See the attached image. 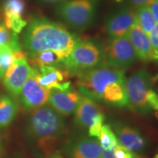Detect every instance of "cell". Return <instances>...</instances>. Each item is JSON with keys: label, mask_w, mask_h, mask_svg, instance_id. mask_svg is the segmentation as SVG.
Wrapping results in <instances>:
<instances>
[{"label": "cell", "mask_w": 158, "mask_h": 158, "mask_svg": "<svg viewBox=\"0 0 158 158\" xmlns=\"http://www.w3.org/2000/svg\"><path fill=\"white\" fill-rule=\"evenodd\" d=\"M77 77L76 84L81 95L111 107L129 106L124 70L101 66L85 71Z\"/></svg>", "instance_id": "6da1fadb"}, {"label": "cell", "mask_w": 158, "mask_h": 158, "mask_svg": "<svg viewBox=\"0 0 158 158\" xmlns=\"http://www.w3.org/2000/svg\"><path fill=\"white\" fill-rule=\"evenodd\" d=\"M65 133L64 118L50 105L32 110L27 118L26 139L38 158H45L57 151Z\"/></svg>", "instance_id": "7a4b0ae2"}, {"label": "cell", "mask_w": 158, "mask_h": 158, "mask_svg": "<svg viewBox=\"0 0 158 158\" xmlns=\"http://www.w3.org/2000/svg\"><path fill=\"white\" fill-rule=\"evenodd\" d=\"M79 40L62 25L39 18L29 23L23 37V44L29 56L52 51L66 59Z\"/></svg>", "instance_id": "3957f363"}, {"label": "cell", "mask_w": 158, "mask_h": 158, "mask_svg": "<svg viewBox=\"0 0 158 158\" xmlns=\"http://www.w3.org/2000/svg\"><path fill=\"white\" fill-rule=\"evenodd\" d=\"M151 75L145 69H140L126 78V92L129 107L140 114L158 110V94L153 89Z\"/></svg>", "instance_id": "277c9868"}, {"label": "cell", "mask_w": 158, "mask_h": 158, "mask_svg": "<svg viewBox=\"0 0 158 158\" xmlns=\"http://www.w3.org/2000/svg\"><path fill=\"white\" fill-rule=\"evenodd\" d=\"M104 60V45L96 39H80L75 44L62 67L70 76H78L90 69L101 67Z\"/></svg>", "instance_id": "5b68a950"}, {"label": "cell", "mask_w": 158, "mask_h": 158, "mask_svg": "<svg viewBox=\"0 0 158 158\" xmlns=\"http://www.w3.org/2000/svg\"><path fill=\"white\" fill-rule=\"evenodd\" d=\"M59 16L71 28L84 30L95 19L96 0H67L59 6Z\"/></svg>", "instance_id": "8992f818"}, {"label": "cell", "mask_w": 158, "mask_h": 158, "mask_svg": "<svg viewBox=\"0 0 158 158\" xmlns=\"http://www.w3.org/2000/svg\"><path fill=\"white\" fill-rule=\"evenodd\" d=\"M138 57L127 36L109 37L104 45V60L102 66L124 70L133 65Z\"/></svg>", "instance_id": "52a82bcc"}, {"label": "cell", "mask_w": 158, "mask_h": 158, "mask_svg": "<svg viewBox=\"0 0 158 158\" xmlns=\"http://www.w3.org/2000/svg\"><path fill=\"white\" fill-rule=\"evenodd\" d=\"M31 76L23 85L20 95L21 104L27 110H34L48 102L51 90L39 84L37 70L32 68Z\"/></svg>", "instance_id": "ba28073f"}, {"label": "cell", "mask_w": 158, "mask_h": 158, "mask_svg": "<svg viewBox=\"0 0 158 158\" xmlns=\"http://www.w3.org/2000/svg\"><path fill=\"white\" fill-rule=\"evenodd\" d=\"M136 23L135 10L122 7L108 15L105 23V30L109 37H126Z\"/></svg>", "instance_id": "9c48e42d"}, {"label": "cell", "mask_w": 158, "mask_h": 158, "mask_svg": "<svg viewBox=\"0 0 158 158\" xmlns=\"http://www.w3.org/2000/svg\"><path fill=\"white\" fill-rule=\"evenodd\" d=\"M68 158H102L101 147L98 139L89 135H75L65 144Z\"/></svg>", "instance_id": "30bf717a"}, {"label": "cell", "mask_w": 158, "mask_h": 158, "mask_svg": "<svg viewBox=\"0 0 158 158\" xmlns=\"http://www.w3.org/2000/svg\"><path fill=\"white\" fill-rule=\"evenodd\" d=\"M32 69L27 57L15 60L4 76L3 83L7 89L14 95H19L23 85L31 76Z\"/></svg>", "instance_id": "8fae6325"}, {"label": "cell", "mask_w": 158, "mask_h": 158, "mask_svg": "<svg viewBox=\"0 0 158 158\" xmlns=\"http://www.w3.org/2000/svg\"><path fill=\"white\" fill-rule=\"evenodd\" d=\"M35 69L37 81L44 87L61 91H66L71 87V83L68 81L70 75L62 68L45 65Z\"/></svg>", "instance_id": "7c38bea8"}, {"label": "cell", "mask_w": 158, "mask_h": 158, "mask_svg": "<svg viewBox=\"0 0 158 158\" xmlns=\"http://www.w3.org/2000/svg\"><path fill=\"white\" fill-rule=\"evenodd\" d=\"M81 98L78 91L70 87L66 91L56 89L51 90L48 102L50 106L62 116H69L74 113Z\"/></svg>", "instance_id": "4fadbf2b"}, {"label": "cell", "mask_w": 158, "mask_h": 158, "mask_svg": "<svg viewBox=\"0 0 158 158\" xmlns=\"http://www.w3.org/2000/svg\"><path fill=\"white\" fill-rule=\"evenodd\" d=\"M113 127L121 145L139 155L144 153L147 148V142L137 129L122 122L114 123Z\"/></svg>", "instance_id": "5bb4252c"}, {"label": "cell", "mask_w": 158, "mask_h": 158, "mask_svg": "<svg viewBox=\"0 0 158 158\" xmlns=\"http://www.w3.org/2000/svg\"><path fill=\"white\" fill-rule=\"evenodd\" d=\"M75 123L81 129H89L99 118L103 117L102 108L98 102L81 95L75 110Z\"/></svg>", "instance_id": "9a60e30c"}, {"label": "cell", "mask_w": 158, "mask_h": 158, "mask_svg": "<svg viewBox=\"0 0 158 158\" xmlns=\"http://www.w3.org/2000/svg\"><path fill=\"white\" fill-rule=\"evenodd\" d=\"M127 37L135 49L138 59L143 62L153 60L154 49L149 36L144 32L138 23L132 27Z\"/></svg>", "instance_id": "2e32d148"}, {"label": "cell", "mask_w": 158, "mask_h": 158, "mask_svg": "<svg viewBox=\"0 0 158 158\" xmlns=\"http://www.w3.org/2000/svg\"><path fill=\"white\" fill-rule=\"evenodd\" d=\"M17 111L16 102L8 96H2L0 98V128L10 124L15 118Z\"/></svg>", "instance_id": "e0dca14e"}, {"label": "cell", "mask_w": 158, "mask_h": 158, "mask_svg": "<svg viewBox=\"0 0 158 158\" xmlns=\"http://www.w3.org/2000/svg\"><path fill=\"white\" fill-rule=\"evenodd\" d=\"M30 57L31 62L35 67L34 68H38L40 67L45 66V65L62 67V63L65 59V57L62 55L52 51L37 53V54L31 55Z\"/></svg>", "instance_id": "ac0fdd59"}, {"label": "cell", "mask_w": 158, "mask_h": 158, "mask_svg": "<svg viewBox=\"0 0 158 158\" xmlns=\"http://www.w3.org/2000/svg\"><path fill=\"white\" fill-rule=\"evenodd\" d=\"M135 14L138 24L146 34L149 35L157 23L149 6L145 5L137 7L135 10Z\"/></svg>", "instance_id": "d6986e66"}, {"label": "cell", "mask_w": 158, "mask_h": 158, "mask_svg": "<svg viewBox=\"0 0 158 158\" xmlns=\"http://www.w3.org/2000/svg\"><path fill=\"white\" fill-rule=\"evenodd\" d=\"M2 47H9L15 51H21L18 34L7 28L5 23L0 22V48Z\"/></svg>", "instance_id": "ffe728a7"}, {"label": "cell", "mask_w": 158, "mask_h": 158, "mask_svg": "<svg viewBox=\"0 0 158 158\" xmlns=\"http://www.w3.org/2000/svg\"><path fill=\"white\" fill-rule=\"evenodd\" d=\"M98 140L101 149L111 151L118 145V141L116 134L108 124H105L101 128Z\"/></svg>", "instance_id": "44dd1931"}, {"label": "cell", "mask_w": 158, "mask_h": 158, "mask_svg": "<svg viewBox=\"0 0 158 158\" xmlns=\"http://www.w3.org/2000/svg\"><path fill=\"white\" fill-rule=\"evenodd\" d=\"M25 10L23 0H6L4 5L5 20L22 19V14Z\"/></svg>", "instance_id": "7402d4cb"}, {"label": "cell", "mask_w": 158, "mask_h": 158, "mask_svg": "<svg viewBox=\"0 0 158 158\" xmlns=\"http://www.w3.org/2000/svg\"><path fill=\"white\" fill-rule=\"evenodd\" d=\"M115 158H145L141 155L134 152L124 146L118 143L113 149Z\"/></svg>", "instance_id": "603a6c76"}, {"label": "cell", "mask_w": 158, "mask_h": 158, "mask_svg": "<svg viewBox=\"0 0 158 158\" xmlns=\"http://www.w3.org/2000/svg\"><path fill=\"white\" fill-rule=\"evenodd\" d=\"M105 120V116L101 118H99L97 119L95 122L92 124L88 129V133L90 137L98 138V136L100 134V130L102 126H103V122Z\"/></svg>", "instance_id": "cb8c5ba5"}, {"label": "cell", "mask_w": 158, "mask_h": 158, "mask_svg": "<svg viewBox=\"0 0 158 158\" xmlns=\"http://www.w3.org/2000/svg\"><path fill=\"white\" fill-rule=\"evenodd\" d=\"M149 36L150 43L154 49V54L158 51V23L155 25L154 29L149 33Z\"/></svg>", "instance_id": "d4e9b609"}, {"label": "cell", "mask_w": 158, "mask_h": 158, "mask_svg": "<svg viewBox=\"0 0 158 158\" xmlns=\"http://www.w3.org/2000/svg\"><path fill=\"white\" fill-rule=\"evenodd\" d=\"M148 6L151 10L156 21L158 23V0H153L148 5Z\"/></svg>", "instance_id": "484cf974"}, {"label": "cell", "mask_w": 158, "mask_h": 158, "mask_svg": "<svg viewBox=\"0 0 158 158\" xmlns=\"http://www.w3.org/2000/svg\"><path fill=\"white\" fill-rule=\"evenodd\" d=\"M153 0H129L130 4L133 6H135L136 7L148 5Z\"/></svg>", "instance_id": "4316f807"}, {"label": "cell", "mask_w": 158, "mask_h": 158, "mask_svg": "<svg viewBox=\"0 0 158 158\" xmlns=\"http://www.w3.org/2000/svg\"><path fill=\"white\" fill-rule=\"evenodd\" d=\"M45 158H64V157H63L62 154H61L58 151V150H57V151L54 152V153L51 154V155H50L49 156H48V157H46Z\"/></svg>", "instance_id": "83f0119b"}, {"label": "cell", "mask_w": 158, "mask_h": 158, "mask_svg": "<svg viewBox=\"0 0 158 158\" xmlns=\"http://www.w3.org/2000/svg\"><path fill=\"white\" fill-rule=\"evenodd\" d=\"M153 60L158 61V51H157V52H155V54H154V59H153Z\"/></svg>", "instance_id": "f1b7e54d"}, {"label": "cell", "mask_w": 158, "mask_h": 158, "mask_svg": "<svg viewBox=\"0 0 158 158\" xmlns=\"http://www.w3.org/2000/svg\"><path fill=\"white\" fill-rule=\"evenodd\" d=\"M43 2H54L59 1V0H41Z\"/></svg>", "instance_id": "f546056e"}, {"label": "cell", "mask_w": 158, "mask_h": 158, "mask_svg": "<svg viewBox=\"0 0 158 158\" xmlns=\"http://www.w3.org/2000/svg\"><path fill=\"white\" fill-rule=\"evenodd\" d=\"M157 79H158V76H156V78H152V81L154 82V81H156V80H157Z\"/></svg>", "instance_id": "4dcf8cb0"}, {"label": "cell", "mask_w": 158, "mask_h": 158, "mask_svg": "<svg viewBox=\"0 0 158 158\" xmlns=\"http://www.w3.org/2000/svg\"><path fill=\"white\" fill-rule=\"evenodd\" d=\"M155 158H158V154H157V155L155 156Z\"/></svg>", "instance_id": "1f68e13d"}, {"label": "cell", "mask_w": 158, "mask_h": 158, "mask_svg": "<svg viewBox=\"0 0 158 158\" xmlns=\"http://www.w3.org/2000/svg\"><path fill=\"white\" fill-rule=\"evenodd\" d=\"M156 116H157V118H158V114H156Z\"/></svg>", "instance_id": "d6a6232c"}, {"label": "cell", "mask_w": 158, "mask_h": 158, "mask_svg": "<svg viewBox=\"0 0 158 158\" xmlns=\"http://www.w3.org/2000/svg\"><path fill=\"white\" fill-rule=\"evenodd\" d=\"M0 148H1V141H0Z\"/></svg>", "instance_id": "836d02e7"}, {"label": "cell", "mask_w": 158, "mask_h": 158, "mask_svg": "<svg viewBox=\"0 0 158 158\" xmlns=\"http://www.w3.org/2000/svg\"></svg>", "instance_id": "e575fe53"}]
</instances>
